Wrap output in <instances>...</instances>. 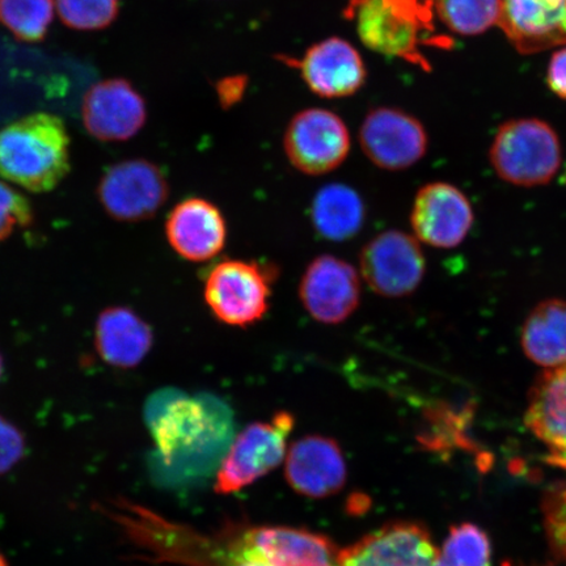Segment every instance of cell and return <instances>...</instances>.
<instances>
[{
  "mask_svg": "<svg viewBox=\"0 0 566 566\" xmlns=\"http://www.w3.org/2000/svg\"><path fill=\"white\" fill-rule=\"evenodd\" d=\"M359 145L374 166L405 171L424 157L429 139L420 119L394 106H377L360 124Z\"/></svg>",
  "mask_w": 566,
  "mask_h": 566,
  "instance_id": "cell-11",
  "label": "cell"
},
{
  "mask_svg": "<svg viewBox=\"0 0 566 566\" xmlns=\"http://www.w3.org/2000/svg\"><path fill=\"white\" fill-rule=\"evenodd\" d=\"M286 479L296 493L329 497L343 490L346 464L342 449L331 438L304 437L289 450Z\"/></svg>",
  "mask_w": 566,
  "mask_h": 566,
  "instance_id": "cell-19",
  "label": "cell"
},
{
  "mask_svg": "<svg viewBox=\"0 0 566 566\" xmlns=\"http://www.w3.org/2000/svg\"><path fill=\"white\" fill-rule=\"evenodd\" d=\"M546 530L551 546L558 555L566 557V486L548 495Z\"/></svg>",
  "mask_w": 566,
  "mask_h": 566,
  "instance_id": "cell-30",
  "label": "cell"
},
{
  "mask_svg": "<svg viewBox=\"0 0 566 566\" xmlns=\"http://www.w3.org/2000/svg\"><path fill=\"white\" fill-rule=\"evenodd\" d=\"M279 269L256 261L222 260L205 281V301L219 322L245 328L263 321Z\"/></svg>",
  "mask_w": 566,
  "mask_h": 566,
  "instance_id": "cell-6",
  "label": "cell"
},
{
  "mask_svg": "<svg viewBox=\"0 0 566 566\" xmlns=\"http://www.w3.org/2000/svg\"><path fill=\"white\" fill-rule=\"evenodd\" d=\"M490 159L500 179L512 186H546L562 167L560 138L543 119H511L495 134Z\"/></svg>",
  "mask_w": 566,
  "mask_h": 566,
  "instance_id": "cell-5",
  "label": "cell"
},
{
  "mask_svg": "<svg viewBox=\"0 0 566 566\" xmlns=\"http://www.w3.org/2000/svg\"><path fill=\"white\" fill-rule=\"evenodd\" d=\"M438 556L427 530L400 522L339 549L338 566H436Z\"/></svg>",
  "mask_w": 566,
  "mask_h": 566,
  "instance_id": "cell-16",
  "label": "cell"
},
{
  "mask_svg": "<svg viewBox=\"0 0 566 566\" xmlns=\"http://www.w3.org/2000/svg\"><path fill=\"white\" fill-rule=\"evenodd\" d=\"M165 174L146 159L113 165L102 176L97 197L106 214L118 222L136 223L157 216L168 200Z\"/></svg>",
  "mask_w": 566,
  "mask_h": 566,
  "instance_id": "cell-9",
  "label": "cell"
},
{
  "mask_svg": "<svg viewBox=\"0 0 566 566\" xmlns=\"http://www.w3.org/2000/svg\"><path fill=\"white\" fill-rule=\"evenodd\" d=\"M475 216L462 190L448 182H430L417 192L410 224L423 244L450 250L462 244Z\"/></svg>",
  "mask_w": 566,
  "mask_h": 566,
  "instance_id": "cell-14",
  "label": "cell"
},
{
  "mask_svg": "<svg viewBox=\"0 0 566 566\" xmlns=\"http://www.w3.org/2000/svg\"><path fill=\"white\" fill-rule=\"evenodd\" d=\"M0 566H9V563H7L6 557L0 554Z\"/></svg>",
  "mask_w": 566,
  "mask_h": 566,
  "instance_id": "cell-33",
  "label": "cell"
},
{
  "mask_svg": "<svg viewBox=\"0 0 566 566\" xmlns=\"http://www.w3.org/2000/svg\"><path fill=\"white\" fill-rule=\"evenodd\" d=\"M492 548L483 530L471 523L452 527L436 566H491Z\"/></svg>",
  "mask_w": 566,
  "mask_h": 566,
  "instance_id": "cell-26",
  "label": "cell"
},
{
  "mask_svg": "<svg viewBox=\"0 0 566 566\" xmlns=\"http://www.w3.org/2000/svg\"><path fill=\"white\" fill-rule=\"evenodd\" d=\"M122 504L113 518L151 566H338L336 544L307 530L231 525L203 534Z\"/></svg>",
  "mask_w": 566,
  "mask_h": 566,
  "instance_id": "cell-1",
  "label": "cell"
},
{
  "mask_svg": "<svg viewBox=\"0 0 566 566\" xmlns=\"http://www.w3.org/2000/svg\"><path fill=\"white\" fill-rule=\"evenodd\" d=\"M54 0H0V23L24 42L45 39L54 18Z\"/></svg>",
  "mask_w": 566,
  "mask_h": 566,
  "instance_id": "cell-25",
  "label": "cell"
},
{
  "mask_svg": "<svg viewBox=\"0 0 566 566\" xmlns=\"http://www.w3.org/2000/svg\"><path fill=\"white\" fill-rule=\"evenodd\" d=\"M343 13L371 52L427 73L431 65L423 49L452 46L448 35L438 33L433 0H346Z\"/></svg>",
  "mask_w": 566,
  "mask_h": 566,
  "instance_id": "cell-3",
  "label": "cell"
},
{
  "mask_svg": "<svg viewBox=\"0 0 566 566\" xmlns=\"http://www.w3.org/2000/svg\"><path fill=\"white\" fill-rule=\"evenodd\" d=\"M300 70L306 86L318 97L345 98L365 86L367 70L358 49L342 38H328L311 45L301 59L282 56Z\"/></svg>",
  "mask_w": 566,
  "mask_h": 566,
  "instance_id": "cell-13",
  "label": "cell"
},
{
  "mask_svg": "<svg viewBox=\"0 0 566 566\" xmlns=\"http://www.w3.org/2000/svg\"><path fill=\"white\" fill-rule=\"evenodd\" d=\"M293 428L294 417L287 412L275 415L271 422L247 427L233 440L217 473L216 491L235 493L279 467Z\"/></svg>",
  "mask_w": 566,
  "mask_h": 566,
  "instance_id": "cell-8",
  "label": "cell"
},
{
  "mask_svg": "<svg viewBox=\"0 0 566 566\" xmlns=\"http://www.w3.org/2000/svg\"><path fill=\"white\" fill-rule=\"evenodd\" d=\"M166 235L179 256L192 263H203L222 252L228 240V224L214 203L205 198H187L169 212Z\"/></svg>",
  "mask_w": 566,
  "mask_h": 566,
  "instance_id": "cell-18",
  "label": "cell"
},
{
  "mask_svg": "<svg viewBox=\"0 0 566 566\" xmlns=\"http://www.w3.org/2000/svg\"><path fill=\"white\" fill-rule=\"evenodd\" d=\"M63 24L76 31H101L117 19L119 0H54Z\"/></svg>",
  "mask_w": 566,
  "mask_h": 566,
  "instance_id": "cell-27",
  "label": "cell"
},
{
  "mask_svg": "<svg viewBox=\"0 0 566 566\" xmlns=\"http://www.w3.org/2000/svg\"><path fill=\"white\" fill-rule=\"evenodd\" d=\"M525 356L543 369L566 365V301H543L531 311L522 327Z\"/></svg>",
  "mask_w": 566,
  "mask_h": 566,
  "instance_id": "cell-22",
  "label": "cell"
},
{
  "mask_svg": "<svg viewBox=\"0 0 566 566\" xmlns=\"http://www.w3.org/2000/svg\"><path fill=\"white\" fill-rule=\"evenodd\" d=\"M82 117L90 136L103 142L127 140L144 129L146 102L130 82L103 81L84 96Z\"/></svg>",
  "mask_w": 566,
  "mask_h": 566,
  "instance_id": "cell-15",
  "label": "cell"
},
{
  "mask_svg": "<svg viewBox=\"0 0 566 566\" xmlns=\"http://www.w3.org/2000/svg\"><path fill=\"white\" fill-rule=\"evenodd\" d=\"M352 138L337 113L307 108L290 119L283 150L295 169L308 176L334 172L348 158Z\"/></svg>",
  "mask_w": 566,
  "mask_h": 566,
  "instance_id": "cell-7",
  "label": "cell"
},
{
  "mask_svg": "<svg viewBox=\"0 0 566 566\" xmlns=\"http://www.w3.org/2000/svg\"><path fill=\"white\" fill-rule=\"evenodd\" d=\"M436 15L449 31L476 35L499 25L501 0H433Z\"/></svg>",
  "mask_w": 566,
  "mask_h": 566,
  "instance_id": "cell-24",
  "label": "cell"
},
{
  "mask_svg": "<svg viewBox=\"0 0 566 566\" xmlns=\"http://www.w3.org/2000/svg\"><path fill=\"white\" fill-rule=\"evenodd\" d=\"M525 422L548 446L552 460L566 469V365L544 369L536 378Z\"/></svg>",
  "mask_w": 566,
  "mask_h": 566,
  "instance_id": "cell-20",
  "label": "cell"
},
{
  "mask_svg": "<svg viewBox=\"0 0 566 566\" xmlns=\"http://www.w3.org/2000/svg\"><path fill=\"white\" fill-rule=\"evenodd\" d=\"M32 222L30 200L9 184L0 181V242L19 230L30 228Z\"/></svg>",
  "mask_w": 566,
  "mask_h": 566,
  "instance_id": "cell-28",
  "label": "cell"
},
{
  "mask_svg": "<svg viewBox=\"0 0 566 566\" xmlns=\"http://www.w3.org/2000/svg\"><path fill=\"white\" fill-rule=\"evenodd\" d=\"M499 25L521 54L566 45V0H501Z\"/></svg>",
  "mask_w": 566,
  "mask_h": 566,
  "instance_id": "cell-17",
  "label": "cell"
},
{
  "mask_svg": "<svg viewBox=\"0 0 566 566\" xmlns=\"http://www.w3.org/2000/svg\"><path fill=\"white\" fill-rule=\"evenodd\" d=\"M154 334L150 325L127 307L105 308L97 317L95 348L104 360L117 369H134L150 353Z\"/></svg>",
  "mask_w": 566,
  "mask_h": 566,
  "instance_id": "cell-21",
  "label": "cell"
},
{
  "mask_svg": "<svg viewBox=\"0 0 566 566\" xmlns=\"http://www.w3.org/2000/svg\"><path fill=\"white\" fill-rule=\"evenodd\" d=\"M247 87L245 76H231L218 83L217 94L222 106L240 102Z\"/></svg>",
  "mask_w": 566,
  "mask_h": 566,
  "instance_id": "cell-32",
  "label": "cell"
},
{
  "mask_svg": "<svg viewBox=\"0 0 566 566\" xmlns=\"http://www.w3.org/2000/svg\"><path fill=\"white\" fill-rule=\"evenodd\" d=\"M564 180H565V184H566V168H565V172H564Z\"/></svg>",
  "mask_w": 566,
  "mask_h": 566,
  "instance_id": "cell-35",
  "label": "cell"
},
{
  "mask_svg": "<svg viewBox=\"0 0 566 566\" xmlns=\"http://www.w3.org/2000/svg\"><path fill=\"white\" fill-rule=\"evenodd\" d=\"M359 269L375 294L402 298L421 285L427 260L419 240L406 232L389 230L379 233L363 248Z\"/></svg>",
  "mask_w": 566,
  "mask_h": 566,
  "instance_id": "cell-10",
  "label": "cell"
},
{
  "mask_svg": "<svg viewBox=\"0 0 566 566\" xmlns=\"http://www.w3.org/2000/svg\"><path fill=\"white\" fill-rule=\"evenodd\" d=\"M315 230L331 242H346L363 230L366 209L363 198L344 184H329L316 193L313 202Z\"/></svg>",
  "mask_w": 566,
  "mask_h": 566,
  "instance_id": "cell-23",
  "label": "cell"
},
{
  "mask_svg": "<svg viewBox=\"0 0 566 566\" xmlns=\"http://www.w3.org/2000/svg\"><path fill=\"white\" fill-rule=\"evenodd\" d=\"M70 172V136L51 113H32L0 129V177L32 193L52 192Z\"/></svg>",
  "mask_w": 566,
  "mask_h": 566,
  "instance_id": "cell-4",
  "label": "cell"
},
{
  "mask_svg": "<svg viewBox=\"0 0 566 566\" xmlns=\"http://www.w3.org/2000/svg\"><path fill=\"white\" fill-rule=\"evenodd\" d=\"M146 422L155 441L151 473L167 488L197 486L217 476L235 440L231 407L208 392L163 389L148 399Z\"/></svg>",
  "mask_w": 566,
  "mask_h": 566,
  "instance_id": "cell-2",
  "label": "cell"
},
{
  "mask_svg": "<svg viewBox=\"0 0 566 566\" xmlns=\"http://www.w3.org/2000/svg\"><path fill=\"white\" fill-rule=\"evenodd\" d=\"M547 83L554 94L566 101V46L551 56Z\"/></svg>",
  "mask_w": 566,
  "mask_h": 566,
  "instance_id": "cell-31",
  "label": "cell"
},
{
  "mask_svg": "<svg viewBox=\"0 0 566 566\" xmlns=\"http://www.w3.org/2000/svg\"><path fill=\"white\" fill-rule=\"evenodd\" d=\"M363 286L348 261L322 254L311 263L300 283V300L316 322L342 324L359 307Z\"/></svg>",
  "mask_w": 566,
  "mask_h": 566,
  "instance_id": "cell-12",
  "label": "cell"
},
{
  "mask_svg": "<svg viewBox=\"0 0 566 566\" xmlns=\"http://www.w3.org/2000/svg\"><path fill=\"white\" fill-rule=\"evenodd\" d=\"M25 449L23 431L0 415V476L15 469L24 458Z\"/></svg>",
  "mask_w": 566,
  "mask_h": 566,
  "instance_id": "cell-29",
  "label": "cell"
},
{
  "mask_svg": "<svg viewBox=\"0 0 566 566\" xmlns=\"http://www.w3.org/2000/svg\"><path fill=\"white\" fill-rule=\"evenodd\" d=\"M3 370H4L3 358H2V356H0V378H2Z\"/></svg>",
  "mask_w": 566,
  "mask_h": 566,
  "instance_id": "cell-34",
  "label": "cell"
}]
</instances>
